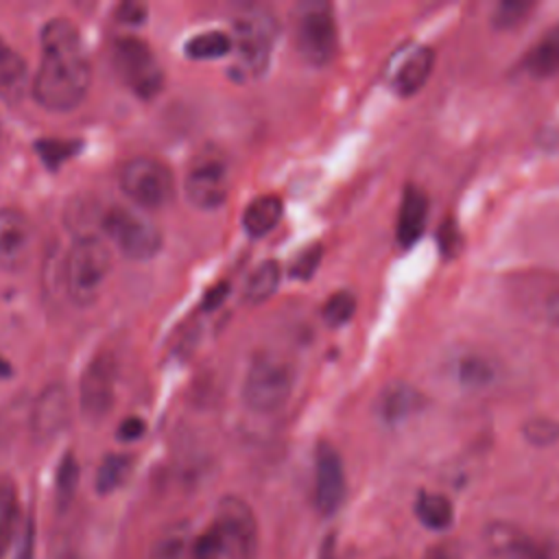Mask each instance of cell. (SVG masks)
Returning a JSON list of instances; mask_svg holds the SVG:
<instances>
[{
    "label": "cell",
    "instance_id": "1",
    "mask_svg": "<svg viewBox=\"0 0 559 559\" xmlns=\"http://www.w3.org/2000/svg\"><path fill=\"white\" fill-rule=\"evenodd\" d=\"M92 81L87 50L68 17H52L41 28V61L33 79L35 100L50 111H70L85 98Z\"/></svg>",
    "mask_w": 559,
    "mask_h": 559
},
{
    "label": "cell",
    "instance_id": "2",
    "mask_svg": "<svg viewBox=\"0 0 559 559\" xmlns=\"http://www.w3.org/2000/svg\"><path fill=\"white\" fill-rule=\"evenodd\" d=\"M111 271V251L96 236H79L63 260V288L72 304L90 306L98 299Z\"/></svg>",
    "mask_w": 559,
    "mask_h": 559
},
{
    "label": "cell",
    "instance_id": "3",
    "mask_svg": "<svg viewBox=\"0 0 559 559\" xmlns=\"http://www.w3.org/2000/svg\"><path fill=\"white\" fill-rule=\"evenodd\" d=\"M277 20L266 9H249L234 20V74L238 79H255L264 74L277 39Z\"/></svg>",
    "mask_w": 559,
    "mask_h": 559
},
{
    "label": "cell",
    "instance_id": "4",
    "mask_svg": "<svg viewBox=\"0 0 559 559\" xmlns=\"http://www.w3.org/2000/svg\"><path fill=\"white\" fill-rule=\"evenodd\" d=\"M295 386V369L280 354H258L245 376L242 382V400L245 404L262 415L280 411Z\"/></svg>",
    "mask_w": 559,
    "mask_h": 559
},
{
    "label": "cell",
    "instance_id": "5",
    "mask_svg": "<svg viewBox=\"0 0 559 559\" xmlns=\"http://www.w3.org/2000/svg\"><path fill=\"white\" fill-rule=\"evenodd\" d=\"M111 63L120 81L140 98H153L162 92L164 68L153 48L140 37H118L111 46Z\"/></svg>",
    "mask_w": 559,
    "mask_h": 559
},
{
    "label": "cell",
    "instance_id": "6",
    "mask_svg": "<svg viewBox=\"0 0 559 559\" xmlns=\"http://www.w3.org/2000/svg\"><path fill=\"white\" fill-rule=\"evenodd\" d=\"M295 46L310 66H328L338 48V31L332 7L304 2L295 15Z\"/></svg>",
    "mask_w": 559,
    "mask_h": 559
},
{
    "label": "cell",
    "instance_id": "7",
    "mask_svg": "<svg viewBox=\"0 0 559 559\" xmlns=\"http://www.w3.org/2000/svg\"><path fill=\"white\" fill-rule=\"evenodd\" d=\"M100 229L129 260H148L162 249V231L144 214L114 205L100 218Z\"/></svg>",
    "mask_w": 559,
    "mask_h": 559
},
{
    "label": "cell",
    "instance_id": "8",
    "mask_svg": "<svg viewBox=\"0 0 559 559\" xmlns=\"http://www.w3.org/2000/svg\"><path fill=\"white\" fill-rule=\"evenodd\" d=\"M229 164L218 148H203L197 153L186 170L183 190L188 201L199 210H216L225 203L229 192Z\"/></svg>",
    "mask_w": 559,
    "mask_h": 559
},
{
    "label": "cell",
    "instance_id": "9",
    "mask_svg": "<svg viewBox=\"0 0 559 559\" xmlns=\"http://www.w3.org/2000/svg\"><path fill=\"white\" fill-rule=\"evenodd\" d=\"M124 194L144 210H159L175 197V177L170 168L155 157H133L120 170Z\"/></svg>",
    "mask_w": 559,
    "mask_h": 559
},
{
    "label": "cell",
    "instance_id": "10",
    "mask_svg": "<svg viewBox=\"0 0 559 559\" xmlns=\"http://www.w3.org/2000/svg\"><path fill=\"white\" fill-rule=\"evenodd\" d=\"M214 526L221 535L225 559H255L260 548L258 520L240 496H225L216 507Z\"/></svg>",
    "mask_w": 559,
    "mask_h": 559
},
{
    "label": "cell",
    "instance_id": "11",
    "mask_svg": "<svg viewBox=\"0 0 559 559\" xmlns=\"http://www.w3.org/2000/svg\"><path fill=\"white\" fill-rule=\"evenodd\" d=\"M116 376L118 365L111 352H98L85 367L81 376V411L87 419L100 421L116 397Z\"/></svg>",
    "mask_w": 559,
    "mask_h": 559
},
{
    "label": "cell",
    "instance_id": "12",
    "mask_svg": "<svg viewBox=\"0 0 559 559\" xmlns=\"http://www.w3.org/2000/svg\"><path fill=\"white\" fill-rule=\"evenodd\" d=\"M345 469L334 445L321 441L314 454V504L319 513L332 515L345 500Z\"/></svg>",
    "mask_w": 559,
    "mask_h": 559
},
{
    "label": "cell",
    "instance_id": "13",
    "mask_svg": "<svg viewBox=\"0 0 559 559\" xmlns=\"http://www.w3.org/2000/svg\"><path fill=\"white\" fill-rule=\"evenodd\" d=\"M33 249V229L17 210H0V269L20 271L26 266Z\"/></svg>",
    "mask_w": 559,
    "mask_h": 559
},
{
    "label": "cell",
    "instance_id": "14",
    "mask_svg": "<svg viewBox=\"0 0 559 559\" xmlns=\"http://www.w3.org/2000/svg\"><path fill=\"white\" fill-rule=\"evenodd\" d=\"M68 419H70V397L66 386L63 384L46 386L33 404V413H31L33 432L39 439H50L68 424Z\"/></svg>",
    "mask_w": 559,
    "mask_h": 559
},
{
    "label": "cell",
    "instance_id": "15",
    "mask_svg": "<svg viewBox=\"0 0 559 559\" xmlns=\"http://www.w3.org/2000/svg\"><path fill=\"white\" fill-rule=\"evenodd\" d=\"M426 218H428V197H426V192L415 188V186H408L402 194L397 225H395L397 242L402 247H413L419 240V236L424 234Z\"/></svg>",
    "mask_w": 559,
    "mask_h": 559
},
{
    "label": "cell",
    "instance_id": "16",
    "mask_svg": "<svg viewBox=\"0 0 559 559\" xmlns=\"http://www.w3.org/2000/svg\"><path fill=\"white\" fill-rule=\"evenodd\" d=\"M435 66V50L428 46L415 48L411 55L404 57V61L393 70L391 83L397 94L411 96L424 87Z\"/></svg>",
    "mask_w": 559,
    "mask_h": 559
},
{
    "label": "cell",
    "instance_id": "17",
    "mask_svg": "<svg viewBox=\"0 0 559 559\" xmlns=\"http://www.w3.org/2000/svg\"><path fill=\"white\" fill-rule=\"evenodd\" d=\"M28 87V68L22 55L0 37V98L17 103Z\"/></svg>",
    "mask_w": 559,
    "mask_h": 559
},
{
    "label": "cell",
    "instance_id": "18",
    "mask_svg": "<svg viewBox=\"0 0 559 559\" xmlns=\"http://www.w3.org/2000/svg\"><path fill=\"white\" fill-rule=\"evenodd\" d=\"M524 68L537 79L559 74V24L544 31L539 39L526 50Z\"/></svg>",
    "mask_w": 559,
    "mask_h": 559
},
{
    "label": "cell",
    "instance_id": "19",
    "mask_svg": "<svg viewBox=\"0 0 559 559\" xmlns=\"http://www.w3.org/2000/svg\"><path fill=\"white\" fill-rule=\"evenodd\" d=\"M424 404V395L408 384H393L380 397V417L386 424H397L417 413Z\"/></svg>",
    "mask_w": 559,
    "mask_h": 559
},
{
    "label": "cell",
    "instance_id": "20",
    "mask_svg": "<svg viewBox=\"0 0 559 559\" xmlns=\"http://www.w3.org/2000/svg\"><path fill=\"white\" fill-rule=\"evenodd\" d=\"M282 199L275 194H262L258 199H253L245 214H242V225L247 229V234L251 236H264L269 234L282 218Z\"/></svg>",
    "mask_w": 559,
    "mask_h": 559
},
{
    "label": "cell",
    "instance_id": "21",
    "mask_svg": "<svg viewBox=\"0 0 559 559\" xmlns=\"http://www.w3.org/2000/svg\"><path fill=\"white\" fill-rule=\"evenodd\" d=\"M415 513L419 522L432 531L448 528L454 518L452 502L443 493H435V491H419L415 500Z\"/></svg>",
    "mask_w": 559,
    "mask_h": 559
},
{
    "label": "cell",
    "instance_id": "22",
    "mask_svg": "<svg viewBox=\"0 0 559 559\" xmlns=\"http://www.w3.org/2000/svg\"><path fill=\"white\" fill-rule=\"evenodd\" d=\"M20 520V500L15 483L7 476L0 478V557L9 550Z\"/></svg>",
    "mask_w": 559,
    "mask_h": 559
},
{
    "label": "cell",
    "instance_id": "23",
    "mask_svg": "<svg viewBox=\"0 0 559 559\" xmlns=\"http://www.w3.org/2000/svg\"><path fill=\"white\" fill-rule=\"evenodd\" d=\"M280 277H282V269L275 260H264L262 264H258L249 280L245 282V290L242 297L249 304H260L264 299H269L277 286H280Z\"/></svg>",
    "mask_w": 559,
    "mask_h": 559
},
{
    "label": "cell",
    "instance_id": "24",
    "mask_svg": "<svg viewBox=\"0 0 559 559\" xmlns=\"http://www.w3.org/2000/svg\"><path fill=\"white\" fill-rule=\"evenodd\" d=\"M493 546L498 552H502L507 559H550V555L526 535H520L511 528L493 531L491 535Z\"/></svg>",
    "mask_w": 559,
    "mask_h": 559
},
{
    "label": "cell",
    "instance_id": "25",
    "mask_svg": "<svg viewBox=\"0 0 559 559\" xmlns=\"http://www.w3.org/2000/svg\"><path fill=\"white\" fill-rule=\"evenodd\" d=\"M131 456L127 454H107L98 469H96V478H94V487L98 489V493H111L116 491L127 476L131 474Z\"/></svg>",
    "mask_w": 559,
    "mask_h": 559
},
{
    "label": "cell",
    "instance_id": "26",
    "mask_svg": "<svg viewBox=\"0 0 559 559\" xmlns=\"http://www.w3.org/2000/svg\"><path fill=\"white\" fill-rule=\"evenodd\" d=\"M234 48V39L223 31H205L188 39L186 55L192 59H216Z\"/></svg>",
    "mask_w": 559,
    "mask_h": 559
},
{
    "label": "cell",
    "instance_id": "27",
    "mask_svg": "<svg viewBox=\"0 0 559 559\" xmlns=\"http://www.w3.org/2000/svg\"><path fill=\"white\" fill-rule=\"evenodd\" d=\"M188 550V526H168L148 548L146 559H183Z\"/></svg>",
    "mask_w": 559,
    "mask_h": 559
},
{
    "label": "cell",
    "instance_id": "28",
    "mask_svg": "<svg viewBox=\"0 0 559 559\" xmlns=\"http://www.w3.org/2000/svg\"><path fill=\"white\" fill-rule=\"evenodd\" d=\"M354 310H356V297L347 290H338L328 297V301L321 308V317L328 325L336 328V325L347 323L352 319Z\"/></svg>",
    "mask_w": 559,
    "mask_h": 559
},
{
    "label": "cell",
    "instance_id": "29",
    "mask_svg": "<svg viewBox=\"0 0 559 559\" xmlns=\"http://www.w3.org/2000/svg\"><path fill=\"white\" fill-rule=\"evenodd\" d=\"M79 142L72 140H39L37 151L41 155V162L48 164L50 168H57L61 162L72 157L79 151Z\"/></svg>",
    "mask_w": 559,
    "mask_h": 559
},
{
    "label": "cell",
    "instance_id": "30",
    "mask_svg": "<svg viewBox=\"0 0 559 559\" xmlns=\"http://www.w3.org/2000/svg\"><path fill=\"white\" fill-rule=\"evenodd\" d=\"M192 559H225V548L216 526L212 524L192 542Z\"/></svg>",
    "mask_w": 559,
    "mask_h": 559
},
{
    "label": "cell",
    "instance_id": "31",
    "mask_svg": "<svg viewBox=\"0 0 559 559\" xmlns=\"http://www.w3.org/2000/svg\"><path fill=\"white\" fill-rule=\"evenodd\" d=\"M459 378L472 386L485 384L491 380V365L478 356H467L459 362Z\"/></svg>",
    "mask_w": 559,
    "mask_h": 559
},
{
    "label": "cell",
    "instance_id": "32",
    "mask_svg": "<svg viewBox=\"0 0 559 559\" xmlns=\"http://www.w3.org/2000/svg\"><path fill=\"white\" fill-rule=\"evenodd\" d=\"M533 9V4L528 2H518V0H504L498 4L496 13H493V24L498 28H511L515 24H520L522 20H526L528 11Z\"/></svg>",
    "mask_w": 559,
    "mask_h": 559
},
{
    "label": "cell",
    "instance_id": "33",
    "mask_svg": "<svg viewBox=\"0 0 559 559\" xmlns=\"http://www.w3.org/2000/svg\"><path fill=\"white\" fill-rule=\"evenodd\" d=\"M76 480H79V465L74 461L72 454H66V459L59 465L57 472V493L63 502H68L76 489Z\"/></svg>",
    "mask_w": 559,
    "mask_h": 559
},
{
    "label": "cell",
    "instance_id": "34",
    "mask_svg": "<svg viewBox=\"0 0 559 559\" xmlns=\"http://www.w3.org/2000/svg\"><path fill=\"white\" fill-rule=\"evenodd\" d=\"M321 255H323V249H321L319 245H312V247L304 249V251L293 260V264H290V275L297 277V280H308V277L317 271V266H319V262H321Z\"/></svg>",
    "mask_w": 559,
    "mask_h": 559
},
{
    "label": "cell",
    "instance_id": "35",
    "mask_svg": "<svg viewBox=\"0 0 559 559\" xmlns=\"http://www.w3.org/2000/svg\"><path fill=\"white\" fill-rule=\"evenodd\" d=\"M524 432L531 441L535 443H550L559 437V424H555L552 419H533L524 426Z\"/></svg>",
    "mask_w": 559,
    "mask_h": 559
},
{
    "label": "cell",
    "instance_id": "36",
    "mask_svg": "<svg viewBox=\"0 0 559 559\" xmlns=\"http://www.w3.org/2000/svg\"><path fill=\"white\" fill-rule=\"evenodd\" d=\"M116 17L127 24H140L146 17V7L138 4V2H122L116 9Z\"/></svg>",
    "mask_w": 559,
    "mask_h": 559
},
{
    "label": "cell",
    "instance_id": "37",
    "mask_svg": "<svg viewBox=\"0 0 559 559\" xmlns=\"http://www.w3.org/2000/svg\"><path fill=\"white\" fill-rule=\"evenodd\" d=\"M144 421L140 419V417H129V419H124L122 424H120V428H118V435H120V439H127V441H131V439H140L142 435H144Z\"/></svg>",
    "mask_w": 559,
    "mask_h": 559
},
{
    "label": "cell",
    "instance_id": "38",
    "mask_svg": "<svg viewBox=\"0 0 559 559\" xmlns=\"http://www.w3.org/2000/svg\"><path fill=\"white\" fill-rule=\"evenodd\" d=\"M227 290H229V284H227V282H221V284L212 286V288L205 293L203 308H205V310H212V308H216L218 304H223V299H225Z\"/></svg>",
    "mask_w": 559,
    "mask_h": 559
},
{
    "label": "cell",
    "instance_id": "39",
    "mask_svg": "<svg viewBox=\"0 0 559 559\" xmlns=\"http://www.w3.org/2000/svg\"><path fill=\"white\" fill-rule=\"evenodd\" d=\"M31 550H33V526H31V522H28V524L24 526V531H22L15 559H31V555H33Z\"/></svg>",
    "mask_w": 559,
    "mask_h": 559
},
{
    "label": "cell",
    "instance_id": "40",
    "mask_svg": "<svg viewBox=\"0 0 559 559\" xmlns=\"http://www.w3.org/2000/svg\"><path fill=\"white\" fill-rule=\"evenodd\" d=\"M544 317L559 325V290H552L546 295V306H544Z\"/></svg>",
    "mask_w": 559,
    "mask_h": 559
},
{
    "label": "cell",
    "instance_id": "41",
    "mask_svg": "<svg viewBox=\"0 0 559 559\" xmlns=\"http://www.w3.org/2000/svg\"><path fill=\"white\" fill-rule=\"evenodd\" d=\"M424 559H456L454 552L448 548V546H430L424 555Z\"/></svg>",
    "mask_w": 559,
    "mask_h": 559
}]
</instances>
